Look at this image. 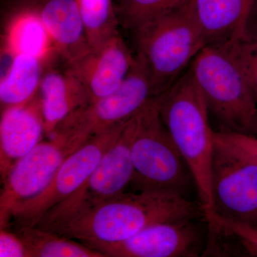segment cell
I'll return each instance as SVG.
<instances>
[{
    "mask_svg": "<svg viewBox=\"0 0 257 257\" xmlns=\"http://www.w3.org/2000/svg\"><path fill=\"white\" fill-rule=\"evenodd\" d=\"M205 217L199 202L160 192H125L56 226L50 232L81 243H116L157 223Z\"/></svg>",
    "mask_w": 257,
    "mask_h": 257,
    "instance_id": "cell-1",
    "label": "cell"
},
{
    "mask_svg": "<svg viewBox=\"0 0 257 257\" xmlns=\"http://www.w3.org/2000/svg\"><path fill=\"white\" fill-rule=\"evenodd\" d=\"M157 101L162 121L192 173L204 216L209 215L214 211L211 163L214 130L189 67L157 96Z\"/></svg>",
    "mask_w": 257,
    "mask_h": 257,
    "instance_id": "cell-2",
    "label": "cell"
},
{
    "mask_svg": "<svg viewBox=\"0 0 257 257\" xmlns=\"http://www.w3.org/2000/svg\"><path fill=\"white\" fill-rule=\"evenodd\" d=\"M217 132L257 138V99L224 42L207 45L189 66Z\"/></svg>",
    "mask_w": 257,
    "mask_h": 257,
    "instance_id": "cell-3",
    "label": "cell"
},
{
    "mask_svg": "<svg viewBox=\"0 0 257 257\" xmlns=\"http://www.w3.org/2000/svg\"><path fill=\"white\" fill-rule=\"evenodd\" d=\"M187 5L131 32L135 58L146 71L157 96L175 84L206 46Z\"/></svg>",
    "mask_w": 257,
    "mask_h": 257,
    "instance_id": "cell-4",
    "label": "cell"
},
{
    "mask_svg": "<svg viewBox=\"0 0 257 257\" xmlns=\"http://www.w3.org/2000/svg\"><path fill=\"white\" fill-rule=\"evenodd\" d=\"M133 121L130 191L170 193L189 199L195 183L162 121L157 97L134 115Z\"/></svg>",
    "mask_w": 257,
    "mask_h": 257,
    "instance_id": "cell-5",
    "label": "cell"
},
{
    "mask_svg": "<svg viewBox=\"0 0 257 257\" xmlns=\"http://www.w3.org/2000/svg\"><path fill=\"white\" fill-rule=\"evenodd\" d=\"M156 97L148 74L136 59L116 91L73 111L50 138L57 139L74 152L96 135L130 119Z\"/></svg>",
    "mask_w": 257,
    "mask_h": 257,
    "instance_id": "cell-6",
    "label": "cell"
},
{
    "mask_svg": "<svg viewBox=\"0 0 257 257\" xmlns=\"http://www.w3.org/2000/svg\"><path fill=\"white\" fill-rule=\"evenodd\" d=\"M133 135L131 117L84 183L67 199L47 211L35 226L50 231L70 218L125 192L133 174L131 157Z\"/></svg>",
    "mask_w": 257,
    "mask_h": 257,
    "instance_id": "cell-7",
    "label": "cell"
},
{
    "mask_svg": "<svg viewBox=\"0 0 257 257\" xmlns=\"http://www.w3.org/2000/svg\"><path fill=\"white\" fill-rule=\"evenodd\" d=\"M126 121L96 135L69 155L47 188L16 209L8 229L35 226L47 211L76 192L92 174L106 150L116 141Z\"/></svg>",
    "mask_w": 257,
    "mask_h": 257,
    "instance_id": "cell-8",
    "label": "cell"
},
{
    "mask_svg": "<svg viewBox=\"0 0 257 257\" xmlns=\"http://www.w3.org/2000/svg\"><path fill=\"white\" fill-rule=\"evenodd\" d=\"M205 217L157 223L116 243H83L106 257H198L207 247Z\"/></svg>",
    "mask_w": 257,
    "mask_h": 257,
    "instance_id": "cell-9",
    "label": "cell"
},
{
    "mask_svg": "<svg viewBox=\"0 0 257 257\" xmlns=\"http://www.w3.org/2000/svg\"><path fill=\"white\" fill-rule=\"evenodd\" d=\"M211 188L214 199L211 214L257 226L256 162L214 140Z\"/></svg>",
    "mask_w": 257,
    "mask_h": 257,
    "instance_id": "cell-10",
    "label": "cell"
},
{
    "mask_svg": "<svg viewBox=\"0 0 257 257\" xmlns=\"http://www.w3.org/2000/svg\"><path fill=\"white\" fill-rule=\"evenodd\" d=\"M71 154L65 145L52 138L17 162L1 181L0 229H8L16 209L47 188Z\"/></svg>",
    "mask_w": 257,
    "mask_h": 257,
    "instance_id": "cell-11",
    "label": "cell"
},
{
    "mask_svg": "<svg viewBox=\"0 0 257 257\" xmlns=\"http://www.w3.org/2000/svg\"><path fill=\"white\" fill-rule=\"evenodd\" d=\"M135 60L133 50L119 33L82 57L65 63V70L84 86L92 102L116 91Z\"/></svg>",
    "mask_w": 257,
    "mask_h": 257,
    "instance_id": "cell-12",
    "label": "cell"
},
{
    "mask_svg": "<svg viewBox=\"0 0 257 257\" xmlns=\"http://www.w3.org/2000/svg\"><path fill=\"white\" fill-rule=\"evenodd\" d=\"M1 111L0 175L3 181L18 161L41 143L45 131L37 96L25 104Z\"/></svg>",
    "mask_w": 257,
    "mask_h": 257,
    "instance_id": "cell-13",
    "label": "cell"
},
{
    "mask_svg": "<svg viewBox=\"0 0 257 257\" xmlns=\"http://www.w3.org/2000/svg\"><path fill=\"white\" fill-rule=\"evenodd\" d=\"M253 0H189L187 8L206 46L242 35Z\"/></svg>",
    "mask_w": 257,
    "mask_h": 257,
    "instance_id": "cell-14",
    "label": "cell"
},
{
    "mask_svg": "<svg viewBox=\"0 0 257 257\" xmlns=\"http://www.w3.org/2000/svg\"><path fill=\"white\" fill-rule=\"evenodd\" d=\"M36 96L48 138L69 114L90 102L84 86L65 69L45 71Z\"/></svg>",
    "mask_w": 257,
    "mask_h": 257,
    "instance_id": "cell-15",
    "label": "cell"
},
{
    "mask_svg": "<svg viewBox=\"0 0 257 257\" xmlns=\"http://www.w3.org/2000/svg\"><path fill=\"white\" fill-rule=\"evenodd\" d=\"M38 13L56 55L65 63L91 50L75 0H47Z\"/></svg>",
    "mask_w": 257,
    "mask_h": 257,
    "instance_id": "cell-16",
    "label": "cell"
},
{
    "mask_svg": "<svg viewBox=\"0 0 257 257\" xmlns=\"http://www.w3.org/2000/svg\"><path fill=\"white\" fill-rule=\"evenodd\" d=\"M3 53L7 57L33 56L45 61L56 55L38 11L23 10L10 20L5 30Z\"/></svg>",
    "mask_w": 257,
    "mask_h": 257,
    "instance_id": "cell-17",
    "label": "cell"
},
{
    "mask_svg": "<svg viewBox=\"0 0 257 257\" xmlns=\"http://www.w3.org/2000/svg\"><path fill=\"white\" fill-rule=\"evenodd\" d=\"M0 80L1 109L32 100L38 92L47 61L26 55L8 57Z\"/></svg>",
    "mask_w": 257,
    "mask_h": 257,
    "instance_id": "cell-18",
    "label": "cell"
},
{
    "mask_svg": "<svg viewBox=\"0 0 257 257\" xmlns=\"http://www.w3.org/2000/svg\"><path fill=\"white\" fill-rule=\"evenodd\" d=\"M12 231L23 240L29 257H106L80 241L77 242L36 226H25Z\"/></svg>",
    "mask_w": 257,
    "mask_h": 257,
    "instance_id": "cell-19",
    "label": "cell"
},
{
    "mask_svg": "<svg viewBox=\"0 0 257 257\" xmlns=\"http://www.w3.org/2000/svg\"><path fill=\"white\" fill-rule=\"evenodd\" d=\"M91 49L119 33V19L113 0H75Z\"/></svg>",
    "mask_w": 257,
    "mask_h": 257,
    "instance_id": "cell-20",
    "label": "cell"
},
{
    "mask_svg": "<svg viewBox=\"0 0 257 257\" xmlns=\"http://www.w3.org/2000/svg\"><path fill=\"white\" fill-rule=\"evenodd\" d=\"M189 0H119L116 7L120 27L132 32L152 19L179 9Z\"/></svg>",
    "mask_w": 257,
    "mask_h": 257,
    "instance_id": "cell-21",
    "label": "cell"
},
{
    "mask_svg": "<svg viewBox=\"0 0 257 257\" xmlns=\"http://www.w3.org/2000/svg\"><path fill=\"white\" fill-rule=\"evenodd\" d=\"M224 43L242 69L257 99V23L248 21L242 35Z\"/></svg>",
    "mask_w": 257,
    "mask_h": 257,
    "instance_id": "cell-22",
    "label": "cell"
},
{
    "mask_svg": "<svg viewBox=\"0 0 257 257\" xmlns=\"http://www.w3.org/2000/svg\"><path fill=\"white\" fill-rule=\"evenodd\" d=\"M205 218L207 220L216 221L229 231L246 253L250 256L257 257V226L229 220L215 214H211Z\"/></svg>",
    "mask_w": 257,
    "mask_h": 257,
    "instance_id": "cell-23",
    "label": "cell"
},
{
    "mask_svg": "<svg viewBox=\"0 0 257 257\" xmlns=\"http://www.w3.org/2000/svg\"><path fill=\"white\" fill-rule=\"evenodd\" d=\"M214 139L248 160L257 163V138L233 133L214 130Z\"/></svg>",
    "mask_w": 257,
    "mask_h": 257,
    "instance_id": "cell-24",
    "label": "cell"
},
{
    "mask_svg": "<svg viewBox=\"0 0 257 257\" xmlns=\"http://www.w3.org/2000/svg\"><path fill=\"white\" fill-rule=\"evenodd\" d=\"M0 257H29L23 240L12 230L0 229Z\"/></svg>",
    "mask_w": 257,
    "mask_h": 257,
    "instance_id": "cell-25",
    "label": "cell"
},
{
    "mask_svg": "<svg viewBox=\"0 0 257 257\" xmlns=\"http://www.w3.org/2000/svg\"><path fill=\"white\" fill-rule=\"evenodd\" d=\"M247 21L257 23V0H253V1L252 6H251V10H250Z\"/></svg>",
    "mask_w": 257,
    "mask_h": 257,
    "instance_id": "cell-26",
    "label": "cell"
}]
</instances>
